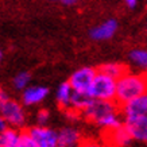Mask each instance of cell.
I'll return each mask as SVG.
<instances>
[{
    "mask_svg": "<svg viewBox=\"0 0 147 147\" xmlns=\"http://www.w3.org/2000/svg\"><path fill=\"white\" fill-rule=\"evenodd\" d=\"M81 116L104 131L121 125V119H124L121 105L116 100H94L85 111L81 112Z\"/></svg>",
    "mask_w": 147,
    "mask_h": 147,
    "instance_id": "obj_1",
    "label": "cell"
},
{
    "mask_svg": "<svg viewBox=\"0 0 147 147\" xmlns=\"http://www.w3.org/2000/svg\"><path fill=\"white\" fill-rule=\"evenodd\" d=\"M147 92V73H132L127 71L117 78V90H116V101L120 105L131 101Z\"/></svg>",
    "mask_w": 147,
    "mask_h": 147,
    "instance_id": "obj_2",
    "label": "cell"
},
{
    "mask_svg": "<svg viewBox=\"0 0 147 147\" xmlns=\"http://www.w3.org/2000/svg\"><path fill=\"white\" fill-rule=\"evenodd\" d=\"M116 90H117V80L112 76L97 70L93 82L89 88V93L94 100H116Z\"/></svg>",
    "mask_w": 147,
    "mask_h": 147,
    "instance_id": "obj_3",
    "label": "cell"
},
{
    "mask_svg": "<svg viewBox=\"0 0 147 147\" xmlns=\"http://www.w3.org/2000/svg\"><path fill=\"white\" fill-rule=\"evenodd\" d=\"M23 105H24L23 102H19L12 98L0 101V115L8 123L9 127L22 129L26 125L27 116Z\"/></svg>",
    "mask_w": 147,
    "mask_h": 147,
    "instance_id": "obj_4",
    "label": "cell"
},
{
    "mask_svg": "<svg viewBox=\"0 0 147 147\" xmlns=\"http://www.w3.org/2000/svg\"><path fill=\"white\" fill-rule=\"evenodd\" d=\"M38 147H58V131L47 125H32L26 129Z\"/></svg>",
    "mask_w": 147,
    "mask_h": 147,
    "instance_id": "obj_5",
    "label": "cell"
},
{
    "mask_svg": "<svg viewBox=\"0 0 147 147\" xmlns=\"http://www.w3.org/2000/svg\"><path fill=\"white\" fill-rule=\"evenodd\" d=\"M97 74V70L93 67L84 66L77 69L76 71L71 73L69 77V82L73 86L74 90H80V92H89V88L92 82H93L94 77Z\"/></svg>",
    "mask_w": 147,
    "mask_h": 147,
    "instance_id": "obj_6",
    "label": "cell"
},
{
    "mask_svg": "<svg viewBox=\"0 0 147 147\" xmlns=\"http://www.w3.org/2000/svg\"><path fill=\"white\" fill-rule=\"evenodd\" d=\"M123 123L134 140L147 143V115L125 116L123 119Z\"/></svg>",
    "mask_w": 147,
    "mask_h": 147,
    "instance_id": "obj_7",
    "label": "cell"
},
{
    "mask_svg": "<svg viewBox=\"0 0 147 147\" xmlns=\"http://www.w3.org/2000/svg\"><path fill=\"white\" fill-rule=\"evenodd\" d=\"M134 139L128 132L124 123L119 127L104 131V143L108 147H127Z\"/></svg>",
    "mask_w": 147,
    "mask_h": 147,
    "instance_id": "obj_8",
    "label": "cell"
},
{
    "mask_svg": "<svg viewBox=\"0 0 147 147\" xmlns=\"http://www.w3.org/2000/svg\"><path fill=\"white\" fill-rule=\"evenodd\" d=\"M82 135L74 127H62L58 131V147H81Z\"/></svg>",
    "mask_w": 147,
    "mask_h": 147,
    "instance_id": "obj_9",
    "label": "cell"
},
{
    "mask_svg": "<svg viewBox=\"0 0 147 147\" xmlns=\"http://www.w3.org/2000/svg\"><path fill=\"white\" fill-rule=\"evenodd\" d=\"M49 89L42 85H34V86H27L26 89L22 90V102L26 107H31L39 104L47 97Z\"/></svg>",
    "mask_w": 147,
    "mask_h": 147,
    "instance_id": "obj_10",
    "label": "cell"
},
{
    "mask_svg": "<svg viewBox=\"0 0 147 147\" xmlns=\"http://www.w3.org/2000/svg\"><path fill=\"white\" fill-rule=\"evenodd\" d=\"M117 20L116 19H108L101 24H97L89 31V36L93 40H107L111 39L117 31Z\"/></svg>",
    "mask_w": 147,
    "mask_h": 147,
    "instance_id": "obj_11",
    "label": "cell"
},
{
    "mask_svg": "<svg viewBox=\"0 0 147 147\" xmlns=\"http://www.w3.org/2000/svg\"><path fill=\"white\" fill-rule=\"evenodd\" d=\"M121 112L124 117L125 116L147 115V92L132 98L131 101L125 102L124 105H121Z\"/></svg>",
    "mask_w": 147,
    "mask_h": 147,
    "instance_id": "obj_12",
    "label": "cell"
},
{
    "mask_svg": "<svg viewBox=\"0 0 147 147\" xmlns=\"http://www.w3.org/2000/svg\"><path fill=\"white\" fill-rule=\"evenodd\" d=\"M73 86L70 85L69 80L63 81L58 85L57 90H55V101L62 109H69L70 108V100L73 96Z\"/></svg>",
    "mask_w": 147,
    "mask_h": 147,
    "instance_id": "obj_13",
    "label": "cell"
},
{
    "mask_svg": "<svg viewBox=\"0 0 147 147\" xmlns=\"http://www.w3.org/2000/svg\"><path fill=\"white\" fill-rule=\"evenodd\" d=\"M94 101V98L90 96L89 92H80V90H74L73 96L70 100V108L81 113L89 107L90 104Z\"/></svg>",
    "mask_w": 147,
    "mask_h": 147,
    "instance_id": "obj_14",
    "label": "cell"
},
{
    "mask_svg": "<svg viewBox=\"0 0 147 147\" xmlns=\"http://www.w3.org/2000/svg\"><path fill=\"white\" fill-rule=\"evenodd\" d=\"M20 136L22 132L19 131V128L8 127L0 132V147H16Z\"/></svg>",
    "mask_w": 147,
    "mask_h": 147,
    "instance_id": "obj_15",
    "label": "cell"
},
{
    "mask_svg": "<svg viewBox=\"0 0 147 147\" xmlns=\"http://www.w3.org/2000/svg\"><path fill=\"white\" fill-rule=\"evenodd\" d=\"M129 62L139 70L147 73V50L146 49H134L128 54Z\"/></svg>",
    "mask_w": 147,
    "mask_h": 147,
    "instance_id": "obj_16",
    "label": "cell"
},
{
    "mask_svg": "<svg viewBox=\"0 0 147 147\" xmlns=\"http://www.w3.org/2000/svg\"><path fill=\"white\" fill-rule=\"evenodd\" d=\"M100 71H102V73H105V74H108V76H112L113 78H119V77H121L124 73H127V66L125 65H123V63H119V62H108V63H104V65H101L100 66V69H98Z\"/></svg>",
    "mask_w": 147,
    "mask_h": 147,
    "instance_id": "obj_17",
    "label": "cell"
},
{
    "mask_svg": "<svg viewBox=\"0 0 147 147\" xmlns=\"http://www.w3.org/2000/svg\"><path fill=\"white\" fill-rule=\"evenodd\" d=\"M30 80H31L30 73H27V71H20V73H18L16 76L13 77L12 85H13V88H15V89L23 90V89H26L27 86H28Z\"/></svg>",
    "mask_w": 147,
    "mask_h": 147,
    "instance_id": "obj_18",
    "label": "cell"
},
{
    "mask_svg": "<svg viewBox=\"0 0 147 147\" xmlns=\"http://www.w3.org/2000/svg\"><path fill=\"white\" fill-rule=\"evenodd\" d=\"M16 147H38L36 143L34 142V139L31 138V135L28 134L27 131H23L22 136L19 139V143Z\"/></svg>",
    "mask_w": 147,
    "mask_h": 147,
    "instance_id": "obj_19",
    "label": "cell"
},
{
    "mask_svg": "<svg viewBox=\"0 0 147 147\" xmlns=\"http://www.w3.org/2000/svg\"><path fill=\"white\" fill-rule=\"evenodd\" d=\"M50 112L47 109H39L36 112V123L39 125H46V123L49 121Z\"/></svg>",
    "mask_w": 147,
    "mask_h": 147,
    "instance_id": "obj_20",
    "label": "cell"
},
{
    "mask_svg": "<svg viewBox=\"0 0 147 147\" xmlns=\"http://www.w3.org/2000/svg\"><path fill=\"white\" fill-rule=\"evenodd\" d=\"M81 147H108V146L104 142L100 143L97 140H93V139H84Z\"/></svg>",
    "mask_w": 147,
    "mask_h": 147,
    "instance_id": "obj_21",
    "label": "cell"
},
{
    "mask_svg": "<svg viewBox=\"0 0 147 147\" xmlns=\"http://www.w3.org/2000/svg\"><path fill=\"white\" fill-rule=\"evenodd\" d=\"M57 1L62 5H74L78 3V0H57Z\"/></svg>",
    "mask_w": 147,
    "mask_h": 147,
    "instance_id": "obj_22",
    "label": "cell"
},
{
    "mask_svg": "<svg viewBox=\"0 0 147 147\" xmlns=\"http://www.w3.org/2000/svg\"><path fill=\"white\" fill-rule=\"evenodd\" d=\"M8 127H9L8 123H7V121L1 117V119H0V132H1V131H4V129H7Z\"/></svg>",
    "mask_w": 147,
    "mask_h": 147,
    "instance_id": "obj_23",
    "label": "cell"
},
{
    "mask_svg": "<svg viewBox=\"0 0 147 147\" xmlns=\"http://www.w3.org/2000/svg\"><path fill=\"white\" fill-rule=\"evenodd\" d=\"M124 3L128 5L129 8H135L138 4V0H124Z\"/></svg>",
    "mask_w": 147,
    "mask_h": 147,
    "instance_id": "obj_24",
    "label": "cell"
},
{
    "mask_svg": "<svg viewBox=\"0 0 147 147\" xmlns=\"http://www.w3.org/2000/svg\"><path fill=\"white\" fill-rule=\"evenodd\" d=\"M8 97V94H7V92H4V90H0V101H4V100H7Z\"/></svg>",
    "mask_w": 147,
    "mask_h": 147,
    "instance_id": "obj_25",
    "label": "cell"
}]
</instances>
